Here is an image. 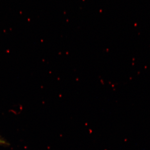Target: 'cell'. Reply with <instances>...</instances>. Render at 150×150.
Segmentation results:
<instances>
[{"mask_svg": "<svg viewBox=\"0 0 150 150\" xmlns=\"http://www.w3.org/2000/svg\"><path fill=\"white\" fill-rule=\"evenodd\" d=\"M5 143L4 141H3V140H2L0 138V144H4Z\"/></svg>", "mask_w": 150, "mask_h": 150, "instance_id": "cell-1", "label": "cell"}]
</instances>
